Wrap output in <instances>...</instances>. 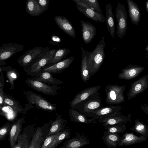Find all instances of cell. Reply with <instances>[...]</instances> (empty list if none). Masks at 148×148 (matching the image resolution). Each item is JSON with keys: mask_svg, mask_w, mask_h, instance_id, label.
I'll list each match as a JSON object with an SVG mask.
<instances>
[{"mask_svg": "<svg viewBox=\"0 0 148 148\" xmlns=\"http://www.w3.org/2000/svg\"><path fill=\"white\" fill-rule=\"evenodd\" d=\"M106 45L103 36L92 51H88L87 64L90 75L92 76L99 70L105 58L104 49Z\"/></svg>", "mask_w": 148, "mask_h": 148, "instance_id": "1", "label": "cell"}, {"mask_svg": "<svg viewBox=\"0 0 148 148\" xmlns=\"http://www.w3.org/2000/svg\"><path fill=\"white\" fill-rule=\"evenodd\" d=\"M50 50L48 47H35L27 51L17 60L18 63L24 68H27L38 61Z\"/></svg>", "mask_w": 148, "mask_h": 148, "instance_id": "2", "label": "cell"}, {"mask_svg": "<svg viewBox=\"0 0 148 148\" xmlns=\"http://www.w3.org/2000/svg\"><path fill=\"white\" fill-rule=\"evenodd\" d=\"M23 93L29 104L38 110L50 112L57 109L56 104L51 103L40 95L30 90L24 91Z\"/></svg>", "mask_w": 148, "mask_h": 148, "instance_id": "3", "label": "cell"}, {"mask_svg": "<svg viewBox=\"0 0 148 148\" xmlns=\"http://www.w3.org/2000/svg\"><path fill=\"white\" fill-rule=\"evenodd\" d=\"M125 85L108 84L105 87L106 103L108 104L117 105L125 101L124 92L125 89Z\"/></svg>", "mask_w": 148, "mask_h": 148, "instance_id": "4", "label": "cell"}, {"mask_svg": "<svg viewBox=\"0 0 148 148\" xmlns=\"http://www.w3.org/2000/svg\"><path fill=\"white\" fill-rule=\"evenodd\" d=\"M115 13L117 22L116 34L118 37L122 38L127 31V14L125 6L119 2H118Z\"/></svg>", "mask_w": 148, "mask_h": 148, "instance_id": "5", "label": "cell"}, {"mask_svg": "<svg viewBox=\"0 0 148 148\" xmlns=\"http://www.w3.org/2000/svg\"><path fill=\"white\" fill-rule=\"evenodd\" d=\"M57 49L50 50L41 58L30 66L24 68L26 74L34 77L39 74L42 70L47 65V62L53 58Z\"/></svg>", "mask_w": 148, "mask_h": 148, "instance_id": "6", "label": "cell"}, {"mask_svg": "<svg viewBox=\"0 0 148 148\" xmlns=\"http://www.w3.org/2000/svg\"><path fill=\"white\" fill-rule=\"evenodd\" d=\"M25 82L33 89L45 95H57V91L61 88L57 85H49L35 80L32 77L27 78Z\"/></svg>", "mask_w": 148, "mask_h": 148, "instance_id": "7", "label": "cell"}, {"mask_svg": "<svg viewBox=\"0 0 148 148\" xmlns=\"http://www.w3.org/2000/svg\"><path fill=\"white\" fill-rule=\"evenodd\" d=\"M24 48V45L15 42L3 44L0 47V66L5 65L6 60Z\"/></svg>", "mask_w": 148, "mask_h": 148, "instance_id": "8", "label": "cell"}, {"mask_svg": "<svg viewBox=\"0 0 148 148\" xmlns=\"http://www.w3.org/2000/svg\"><path fill=\"white\" fill-rule=\"evenodd\" d=\"M52 120L45 123L41 127H37L32 139L29 148H40L47 137Z\"/></svg>", "mask_w": 148, "mask_h": 148, "instance_id": "9", "label": "cell"}, {"mask_svg": "<svg viewBox=\"0 0 148 148\" xmlns=\"http://www.w3.org/2000/svg\"><path fill=\"white\" fill-rule=\"evenodd\" d=\"M131 115H124L122 114H114L106 115L100 116L98 119V122L104 127L114 124H126L131 119Z\"/></svg>", "mask_w": 148, "mask_h": 148, "instance_id": "10", "label": "cell"}, {"mask_svg": "<svg viewBox=\"0 0 148 148\" xmlns=\"http://www.w3.org/2000/svg\"><path fill=\"white\" fill-rule=\"evenodd\" d=\"M75 4L77 9L86 17L96 21L104 23L105 17L101 14L92 10L80 0H72Z\"/></svg>", "mask_w": 148, "mask_h": 148, "instance_id": "11", "label": "cell"}, {"mask_svg": "<svg viewBox=\"0 0 148 148\" xmlns=\"http://www.w3.org/2000/svg\"><path fill=\"white\" fill-rule=\"evenodd\" d=\"M148 87V75H145L132 83L127 95L128 100L143 92Z\"/></svg>", "mask_w": 148, "mask_h": 148, "instance_id": "12", "label": "cell"}, {"mask_svg": "<svg viewBox=\"0 0 148 148\" xmlns=\"http://www.w3.org/2000/svg\"><path fill=\"white\" fill-rule=\"evenodd\" d=\"M145 67L137 65L129 64L127 65L118 75L120 79L130 80L138 76L144 70Z\"/></svg>", "mask_w": 148, "mask_h": 148, "instance_id": "13", "label": "cell"}, {"mask_svg": "<svg viewBox=\"0 0 148 148\" xmlns=\"http://www.w3.org/2000/svg\"><path fill=\"white\" fill-rule=\"evenodd\" d=\"M121 107L120 106H110L100 107L89 113L87 116L92 117L94 120L98 119L100 116L108 114H122L121 112Z\"/></svg>", "mask_w": 148, "mask_h": 148, "instance_id": "14", "label": "cell"}, {"mask_svg": "<svg viewBox=\"0 0 148 148\" xmlns=\"http://www.w3.org/2000/svg\"><path fill=\"white\" fill-rule=\"evenodd\" d=\"M75 59L73 56L69 57L48 67L43 69L41 72H48L51 74L60 73L69 67Z\"/></svg>", "mask_w": 148, "mask_h": 148, "instance_id": "15", "label": "cell"}, {"mask_svg": "<svg viewBox=\"0 0 148 148\" xmlns=\"http://www.w3.org/2000/svg\"><path fill=\"white\" fill-rule=\"evenodd\" d=\"M101 87L100 86L90 87L77 93L73 100L70 102V107H72L90 97L94 94L97 92Z\"/></svg>", "mask_w": 148, "mask_h": 148, "instance_id": "16", "label": "cell"}, {"mask_svg": "<svg viewBox=\"0 0 148 148\" xmlns=\"http://www.w3.org/2000/svg\"><path fill=\"white\" fill-rule=\"evenodd\" d=\"M82 27V32L83 40L86 44L90 43L95 37L97 29L92 23L82 20L80 21Z\"/></svg>", "mask_w": 148, "mask_h": 148, "instance_id": "17", "label": "cell"}, {"mask_svg": "<svg viewBox=\"0 0 148 148\" xmlns=\"http://www.w3.org/2000/svg\"><path fill=\"white\" fill-rule=\"evenodd\" d=\"M54 20L58 26L66 34L73 38L76 37L74 28L66 18L62 16H56L54 17Z\"/></svg>", "mask_w": 148, "mask_h": 148, "instance_id": "18", "label": "cell"}, {"mask_svg": "<svg viewBox=\"0 0 148 148\" xmlns=\"http://www.w3.org/2000/svg\"><path fill=\"white\" fill-rule=\"evenodd\" d=\"M90 143L89 140L85 136L77 135L74 138L65 141L60 148H78Z\"/></svg>", "mask_w": 148, "mask_h": 148, "instance_id": "19", "label": "cell"}, {"mask_svg": "<svg viewBox=\"0 0 148 148\" xmlns=\"http://www.w3.org/2000/svg\"><path fill=\"white\" fill-rule=\"evenodd\" d=\"M112 4L107 3L106 5V16L105 21L108 31L111 36V38L113 39L115 34V29L114 23V16L112 12Z\"/></svg>", "mask_w": 148, "mask_h": 148, "instance_id": "20", "label": "cell"}, {"mask_svg": "<svg viewBox=\"0 0 148 148\" xmlns=\"http://www.w3.org/2000/svg\"><path fill=\"white\" fill-rule=\"evenodd\" d=\"M24 121V118H21L17 120L12 124L9 138L11 148H13L15 145L17 138L22 130V125Z\"/></svg>", "mask_w": 148, "mask_h": 148, "instance_id": "21", "label": "cell"}, {"mask_svg": "<svg viewBox=\"0 0 148 148\" xmlns=\"http://www.w3.org/2000/svg\"><path fill=\"white\" fill-rule=\"evenodd\" d=\"M118 146H124L141 143L147 140L146 138L142 135L138 136L133 133H126L121 137Z\"/></svg>", "mask_w": 148, "mask_h": 148, "instance_id": "22", "label": "cell"}, {"mask_svg": "<svg viewBox=\"0 0 148 148\" xmlns=\"http://www.w3.org/2000/svg\"><path fill=\"white\" fill-rule=\"evenodd\" d=\"M3 104L7 105L10 106L18 113H21L23 114H26L27 110L34 108L33 106L28 104H27L25 108H24L20 106L19 102L18 101L12 96L5 93Z\"/></svg>", "mask_w": 148, "mask_h": 148, "instance_id": "23", "label": "cell"}, {"mask_svg": "<svg viewBox=\"0 0 148 148\" xmlns=\"http://www.w3.org/2000/svg\"><path fill=\"white\" fill-rule=\"evenodd\" d=\"M68 112L70 120L72 122L87 124L90 123L95 124L97 123L95 120H94L92 118L88 119L85 115L72 107L71 108Z\"/></svg>", "mask_w": 148, "mask_h": 148, "instance_id": "24", "label": "cell"}, {"mask_svg": "<svg viewBox=\"0 0 148 148\" xmlns=\"http://www.w3.org/2000/svg\"><path fill=\"white\" fill-rule=\"evenodd\" d=\"M67 122V121L64 119L61 115H58L56 119L51 122L47 136L63 131Z\"/></svg>", "mask_w": 148, "mask_h": 148, "instance_id": "25", "label": "cell"}, {"mask_svg": "<svg viewBox=\"0 0 148 148\" xmlns=\"http://www.w3.org/2000/svg\"><path fill=\"white\" fill-rule=\"evenodd\" d=\"M128 8L130 17L132 23L137 25L141 18V13L139 7L135 2L132 0H126Z\"/></svg>", "mask_w": 148, "mask_h": 148, "instance_id": "26", "label": "cell"}, {"mask_svg": "<svg viewBox=\"0 0 148 148\" xmlns=\"http://www.w3.org/2000/svg\"><path fill=\"white\" fill-rule=\"evenodd\" d=\"M32 78L35 80L51 85H57L63 83L61 80L53 77L51 73L48 72H42Z\"/></svg>", "mask_w": 148, "mask_h": 148, "instance_id": "27", "label": "cell"}, {"mask_svg": "<svg viewBox=\"0 0 148 148\" xmlns=\"http://www.w3.org/2000/svg\"><path fill=\"white\" fill-rule=\"evenodd\" d=\"M102 138L103 143L108 147L115 148L118 146L121 137L118 133H109L106 130L103 133Z\"/></svg>", "mask_w": 148, "mask_h": 148, "instance_id": "28", "label": "cell"}, {"mask_svg": "<svg viewBox=\"0 0 148 148\" xmlns=\"http://www.w3.org/2000/svg\"><path fill=\"white\" fill-rule=\"evenodd\" d=\"M25 10L28 14L33 16H38L44 12L37 0H27Z\"/></svg>", "mask_w": 148, "mask_h": 148, "instance_id": "29", "label": "cell"}, {"mask_svg": "<svg viewBox=\"0 0 148 148\" xmlns=\"http://www.w3.org/2000/svg\"><path fill=\"white\" fill-rule=\"evenodd\" d=\"M2 71L5 74L7 78L10 85L9 89L13 90L14 87V82L19 77V74L17 70L10 66H3L1 67Z\"/></svg>", "mask_w": 148, "mask_h": 148, "instance_id": "30", "label": "cell"}, {"mask_svg": "<svg viewBox=\"0 0 148 148\" xmlns=\"http://www.w3.org/2000/svg\"><path fill=\"white\" fill-rule=\"evenodd\" d=\"M82 52V58L81 62V76L83 81L85 83L87 82L90 77L87 64V60L88 55V51L85 50L81 47Z\"/></svg>", "mask_w": 148, "mask_h": 148, "instance_id": "31", "label": "cell"}, {"mask_svg": "<svg viewBox=\"0 0 148 148\" xmlns=\"http://www.w3.org/2000/svg\"><path fill=\"white\" fill-rule=\"evenodd\" d=\"M18 112L10 106L3 104L0 108V114L9 121L13 122L17 119Z\"/></svg>", "mask_w": 148, "mask_h": 148, "instance_id": "32", "label": "cell"}, {"mask_svg": "<svg viewBox=\"0 0 148 148\" xmlns=\"http://www.w3.org/2000/svg\"><path fill=\"white\" fill-rule=\"evenodd\" d=\"M70 52V50L66 48L57 49L53 58L47 63V65L51 66L61 61L65 58Z\"/></svg>", "mask_w": 148, "mask_h": 148, "instance_id": "33", "label": "cell"}, {"mask_svg": "<svg viewBox=\"0 0 148 148\" xmlns=\"http://www.w3.org/2000/svg\"><path fill=\"white\" fill-rule=\"evenodd\" d=\"M131 130L147 138L148 130L147 125L141 122L138 119L135 121L134 125L131 128Z\"/></svg>", "mask_w": 148, "mask_h": 148, "instance_id": "34", "label": "cell"}, {"mask_svg": "<svg viewBox=\"0 0 148 148\" xmlns=\"http://www.w3.org/2000/svg\"><path fill=\"white\" fill-rule=\"evenodd\" d=\"M71 130L69 129H65L60 132L54 140L51 148H56L64 140L71 137Z\"/></svg>", "mask_w": 148, "mask_h": 148, "instance_id": "35", "label": "cell"}, {"mask_svg": "<svg viewBox=\"0 0 148 148\" xmlns=\"http://www.w3.org/2000/svg\"><path fill=\"white\" fill-rule=\"evenodd\" d=\"M107 132L112 133H124L126 131V127L124 124H114L105 127Z\"/></svg>", "mask_w": 148, "mask_h": 148, "instance_id": "36", "label": "cell"}, {"mask_svg": "<svg viewBox=\"0 0 148 148\" xmlns=\"http://www.w3.org/2000/svg\"><path fill=\"white\" fill-rule=\"evenodd\" d=\"M96 12L102 14L98 0H80Z\"/></svg>", "mask_w": 148, "mask_h": 148, "instance_id": "37", "label": "cell"}, {"mask_svg": "<svg viewBox=\"0 0 148 148\" xmlns=\"http://www.w3.org/2000/svg\"><path fill=\"white\" fill-rule=\"evenodd\" d=\"M12 124L7 122L0 127V141L4 139L6 137L10 134Z\"/></svg>", "mask_w": 148, "mask_h": 148, "instance_id": "38", "label": "cell"}, {"mask_svg": "<svg viewBox=\"0 0 148 148\" xmlns=\"http://www.w3.org/2000/svg\"><path fill=\"white\" fill-rule=\"evenodd\" d=\"M60 132H59L47 136L43 142L40 148H51L54 140Z\"/></svg>", "mask_w": 148, "mask_h": 148, "instance_id": "39", "label": "cell"}, {"mask_svg": "<svg viewBox=\"0 0 148 148\" xmlns=\"http://www.w3.org/2000/svg\"><path fill=\"white\" fill-rule=\"evenodd\" d=\"M61 42L60 38L57 36L53 34L51 37V40L49 41V43L53 45H59Z\"/></svg>", "mask_w": 148, "mask_h": 148, "instance_id": "40", "label": "cell"}, {"mask_svg": "<svg viewBox=\"0 0 148 148\" xmlns=\"http://www.w3.org/2000/svg\"><path fill=\"white\" fill-rule=\"evenodd\" d=\"M37 1L43 8L44 12H46L48 9L49 0H37Z\"/></svg>", "mask_w": 148, "mask_h": 148, "instance_id": "41", "label": "cell"}, {"mask_svg": "<svg viewBox=\"0 0 148 148\" xmlns=\"http://www.w3.org/2000/svg\"><path fill=\"white\" fill-rule=\"evenodd\" d=\"M4 93L3 88L0 89V108L3 105Z\"/></svg>", "mask_w": 148, "mask_h": 148, "instance_id": "42", "label": "cell"}, {"mask_svg": "<svg viewBox=\"0 0 148 148\" xmlns=\"http://www.w3.org/2000/svg\"><path fill=\"white\" fill-rule=\"evenodd\" d=\"M4 86L3 72L2 71L0 74V89L3 88Z\"/></svg>", "mask_w": 148, "mask_h": 148, "instance_id": "43", "label": "cell"}, {"mask_svg": "<svg viewBox=\"0 0 148 148\" xmlns=\"http://www.w3.org/2000/svg\"><path fill=\"white\" fill-rule=\"evenodd\" d=\"M140 108L146 114H147L148 113V106L145 104L141 105L140 106Z\"/></svg>", "mask_w": 148, "mask_h": 148, "instance_id": "44", "label": "cell"}, {"mask_svg": "<svg viewBox=\"0 0 148 148\" xmlns=\"http://www.w3.org/2000/svg\"><path fill=\"white\" fill-rule=\"evenodd\" d=\"M146 10L147 12H148V1H147L145 2Z\"/></svg>", "mask_w": 148, "mask_h": 148, "instance_id": "45", "label": "cell"}, {"mask_svg": "<svg viewBox=\"0 0 148 148\" xmlns=\"http://www.w3.org/2000/svg\"><path fill=\"white\" fill-rule=\"evenodd\" d=\"M145 49L146 50V51L147 52L148 51V45H147L146 47H145Z\"/></svg>", "mask_w": 148, "mask_h": 148, "instance_id": "46", "label": "cell"}, {"mask_svg": "<svg viewBox=\"0 0 148 148\" xmlns=\"http://www.w3.org/2000/svg\"><path fill=\"white\" fill-rule=\"evenodd\" d=\"M2 71L1 67L0 66V73H1V71Z\"/></svg>", "mask_w": 148, "mask_h": 148, "instance_id": "47", "label": "cell"}]
</instances>
